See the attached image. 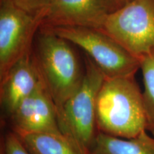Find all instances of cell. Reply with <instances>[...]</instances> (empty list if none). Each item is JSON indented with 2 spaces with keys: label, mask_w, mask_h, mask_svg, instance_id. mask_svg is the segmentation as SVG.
Instances as JSON below:
<instances>
[{
  "label": "cell",
  "mask_w": 154,
  "mask_h": 154,
  "mask_svg": "<svg viewBox=\"0 0 154 154\" xmlns=\"http://www.w3.org/2000/svg\"><path fill=\"white\" fill-rule=\"evenodd\" d=\"M17 136L32 154H83L63 134L36 133Z\"/></svg>",
  "instance_id": "8fae6325"
},
{
  "label": "cell",
  "mask_w": 154,
  "mask_h": 154,
  "mask_svg": "<svg viewBox=\"0 0 154 154\" xmlns=\"http://www.w3.org/2000/svg\"><path fill=\"white\" fill-rule=\"evenodd\" d=\"M5 121L10 131L19 136L36 133L62 134L58 123L57 107L42 79L35 90Z\"/></svg>",
  "instance_id": "52a82bcc"
},
{
  "label": "cell",
  "mask_w": 154,
  "mask_h": 154,
  "mask_svg": "<svg viewBox=\"0 0 154 154\" xmlns=\"http://www.w3.org/2000/svg\"><path fill=\"white\" fill-rule=\"evenodd\" d=\"M88 154H154V136L147 131L128 139L99 132Z\"/></svg>",
  "instance_id": "30bf717a"
},
{
  "label": "cell",
  "mask_w": 154,
  "mask_h": 154,
  "mask_svg": "<svg viewBox=\"0 0 154 154\" xmlns=\"http://www.w3.org/2000/svg\"><path fill=\"white\" fill-rule=\"evenodd\" d=\"M41 29L80 47L106 78L133 76L140 69V61L101 30L84 26Z\"/></svg>",
  "instance_id": "277c9868"
},
{
  "label": "cell",
  "mask_w": 154,
  "mask_h": 154,
  "mask_svg": "<svg viewBox=\"0 0 154 154\" xmlns=\"http://www.w3.org/2000/svg\"><path fill=\"white\" fill-rule=\"evenodd\" d=\"M17 8L37 17L47 3V0H7Z\"/></svg>",
  "instance_id": "5bb4252c"
},
{
  "label": "cell",
  "mask_w": 154,
  "mask_h": 154,
  "mask_svg": "<svg viewBox=\"0 0 154 154\" xmlns=\"http://www.w3.org/2000/svg\"><path fill=\"white\" fill-rule=\"evenodd\" d=\"M96 125L99 132L128 139L146 131L143 91L135 75L104 76L96 101Z\"/></svg>",
  "instance_id": "6da1fadb"
},
{
  "label": "cell",
  "mask_w": 154,
  "mask_h": 154,
  "mask_svg": "<svg viewBox=\"0 0 154 154\" xmlns=\"http://www.w3.org/2000/svg\"><path fill=\"white\" fill-rule=\"evenodd\" d=\"M109 13L101 0H47L38 19L40 29L84 26L101 29Z\"/></svg>",
  "instance_id": "ba28073f"
},
{
  "label": "cell",
  "mask_w": 154,
  "mask_h": 154,
  "mask_svg": "<svg viewBox=\"0 0 154 154\" xmlns=\"http://www.w3.org/2000/svg\"><path fill=\"white\" fill-rule=\"evenodd\" d=\"M131 1L132 0H101L109 13L122 8Z\"/></svg>",
  "instance_id": "9a60e30c"
},
{
  "label": "cell",
  "mask_w": 154,
  "mask_h": 154,
  "mask_svg": "<svg viewBox=\"0 0 154 154\" xmlns=\"http://www.w3.org/2000/svg\"><path fill=\"white\" fill-rule=\"evenodd\" d=\"M100 30L140 61L154 50V0H132L109 13Z\"/></svg>",
  "instance_id": "5b68a950"
},
{
  "label": "cell",
  "mask_w": 154,
  "mask_h": 154,
  "mask_svg": "<svg viewBox=\"0 0 154 154\" xmlns=\"http://www.w3.org/2000/svg\"><path fill=\"white\" fill-rule=\"evenodd\" d=\"M143 82V103L146 131L154 136V50L140 60Z\"/></svg>",
  "instance_id": "7c38bea8"
},
{
  "label": "cell",
  "mask_w": 154,
  "mask_h": 154,
  "mask_svg": "<svg viewBox=\"0 0 154 154\" xmlns=\"http://www.w3.org/2000/svg\"><path fill=\"white\" fill-rule=\"evenodd\" d=\"M33 58L58 113L80 86L84 67L69 42L46 31L42 30Z\"/></svg>",
  "instance_id": "3957f363"
},
{
  "label": "cell",
  "mask_w": 154,
  "mask_h": 154,
  "mask_svg": "<svg viewBox=\"0 0 154 154\" xmlns=\"http://www.w3.org/2000/svg\"><path fill=\"white\" fill-rule=\"evenodd\" d=\"M0 154H32L25 148L18 136L9 131L2 138Z\"/></svg>",
  "instance_id": "4fadbf2b"
},
{
  "label": "cell",
  "mask_w": 154,
  "mask_h": 154,
  "mask_svg": "<svg viewBox=\"0 0 154 154\" xmlns=\"http://www.w3.org/2000/svg\"><path fill=\"white\" fill-rule=\"evenodd\" d=\"M39 19L0 0V81L22 58L31 53L34 36L40 29Z\"/></svg>",
  "instance_id": "8992f818"
},
{
  "label": "cell",
  "mask_w": 154,
  "mask_h": 154,
  "mask_svg": "<svg viewBox=\"0 0 154 154\" xmlns=\"http://www.w3.org/2000/svg\"><path fill=\"white\" fill-rule=\"evenodd\" d=\"M104 76L86 55L84 76L79 87L57 113L61 134L83 154H88L98 134L96 101Z\"/></svg>",
  "instance_id": "7a4b0ae2"
},
{
  "label": "cell",
  "mask_w": 154,
  "mask_h": 154,
  "mask_svg": "<svg viewBox=\"0 0 154 154\" xmlns=\"http://www.w3.org/2000/svg\"><path fill=\"white\" fill-rule=\"evenodd\" d=\"M41 75L32 53L19 60L0 81V104L4 121L33 92Z\"/></svg>",
  "instance_id": "9c48e42d"
}]
</instances>
